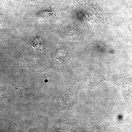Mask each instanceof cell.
Returning a JSON list of instances; mask_svg holds the SVG:
<instances>
[{
  "mask_svg": "<svg viewBox=\"0 0 132 132\" xmlns=\"http://www.w3.org/2000/svg\"><path fill=\"white\" fill-rule=\"evenodd\" d=\"M109 76L110 78L108 76V78L106 79L113 83L120 92L125 93L129 92L131 89L132 81H130L131 79V77H128V76H127L125 75Z\"/></svg>",
  "mask_w": 132,
  "mask_h": 132,
  "instance_id": "cell-1",
  "label": "cell"
},
{
  "mask_svg": "<svg viewBox=\"0 0 132 132\" xmlns=\"http://www.w3.org/2000/svg\"><path fill=\"white\" fill-rule=\"evenodd\" d=\"M32 43L33 47L38 51L43 52L46 49V43L41 38L36 37Z\"/></svg>",
  "mask_w": 132,
  "mask_h": 132,
  "instance_id": "cell-2",
  "label": "cell"
}]
</instances>
